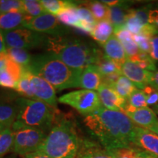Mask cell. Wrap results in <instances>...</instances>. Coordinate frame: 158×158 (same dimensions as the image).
Here are the masks:
<instances>
[{"label": "cell", "instance_id": "17", "mask_svg": "<svg viewBox=\"0 0 158 158\" xmlns=\"http://www.w3.org/2000/svg\"><path fill=\"white\" fill-rule=\"evenodd\" d=\"M102 77L96 64H90L82 70L79 80V87L87 90H98Z\"/></svg>", "mask_w": 158, "mask_h": 158}, {"label": "cell", "instance_id": "31", "mask_svg": "<svg viewBox=\"0 0 158 158\" xmlns=\"http://www.w3.org/2000/svg\"><path fill=\"white\" fill-rule=\"evenodd\" d=\"M15 89L23 96V98L34 100L32 92L30 87V79H29V71L24 68L23 75L15 86Z\"/></svg>", "mask_w": 158, "mask_h": 158}, {"label": "cell", "instance_id": "14", "mask_svg": "<svg viewBox=\"0 0 158 158\" xmlns=\"http://www.w3.org/2000/svg\"><path fill=\"white\" fill-rule=\"evenodd\" d=\"M124 113L134 124L147 130L158 122L156 114L148 106L141 108H134L127 104Z\"/></svg>", "mask_w": 158, "mask_h": 158}, {"label": "cell", "instance_id": "38", "mask_svg": "<svg viewBox=\"0 0 158 158\" xmlns=\"http://www.w3.org/2000/svg\"><path fill=\"white\" fill-rule=\"evenodd\" d=\"M133 38L141 51L149 54L150 40H151L149 37L143 34V33H139L138 35H133Z\"/></svg>", "mask_w": 158, "mask_h": 158}, {"label": "cell", "instance_id": "15", "mask_svg": "<svg viewBox=\"0 0 158 158\" xmlns=\"http://www.w3.org/2000/svg\"><path fill=\"white\" fill-rule=\"evenodd\" d=\"M23 69V67L13 62L9 57L5 68L0 70V86L15 89L22 76Z\"/></svg>", "mask_w": 158, "mask_h": 158}, {"label": "cell", "instance_id": "19", "mask_svg": "<svg viewBox=\"0 0 158 158\" xmlns=\"http://www.w3.org/2000/svg\"><path fill=\"white\" fill-rule=\"evenodd\" d=\"M29 18L30 16L23 12H10L0 15V30L8 31L23 28V25Z\"/></svg>", "mask_w": 158, "mask_h": 158}, {"label": "cell", "instance_id": "47", "mask_svg": "<svg viewBox=\"0 0 158 158\" xmlns=\"http://www.w3.org/2000/svg\"><path fill=\"white\" fill-rule=\"evenodd\" d=\"M7 127H7V125H5V124L0 123V134L2 133L4 130H5L6 128H7Z\"/></svg>", "mask_w": 158, "mask_h": 158}, {"label": "cell", "instance_id": "45", "mask_svg": "<svg viewBox=\"0 0 158 158\" xmlns=\"http://www.w3.org/2000/svg\"><path fill=\"white\" fill-rule=\"evenodd\" d=\"M7 51V46H6L5 39H4L2 32L0 30V54L5 53Z\"/></svg>", "mask_w": 158, "mask_h": 158}, {"label": "cell", "instance_id": "16", "mask_svg": "<svg viewBox=\"0 0 158 158\" xmlns=\"http://www.w3.org/2000/svg\"><path fill=\"white\" fill-rule=\"evenodd\" d=\"M76 158H116L110 150L89 140H81Z\"/></svg>", "mask_w": 158, "mask_h": 158}, {"label": "cell", "instance_id": "46", "mask_svg": "<svg viewBox=\"0 0 158 158\" xmlns=\"http://www.w3.org/2000/svg\"><path fill=\"white\" fill-rule=\"evenodd\" d=\"M149 130H150L151 132H152L155 134H156L158 136V122L156 123L155 125H153L152 127H151L149 129H148Z\"/></svg>", "mask_w": 158, "mask_h": 158}, {"label": "cell", "instance_id": "23", "mask_svg": "<svg viewBox=\"0 0 158 158\" xmlns=\"http://www.w3.org/2000/svg\"><path fill=\"white\" fill-rule=\"evenodd\" d=\"M95 64L102 78L112 74L122 75L121 67L108 58L106 54H102Z\"/></svg>", "mask_w": 158, "mask_h": 158}, {"label": "cell", "instance_id": "43", "mask_svg": "<svg viewBox=\"0 0 158 158\" xmlns=\"http://www.w3.org/2000/svg\"><path fill=\"white\" fill-rule=\"evenodd\" d=\"M24 158H52L42 152L37 151L24 156Z\"/></svg>", "mask_w": 158, "mask_h": 158}, {"label": "cell", "instance_id": "3", "mask_svg": "<svg viewBox=\"0 0 158 158\" xmlns=\"http://www.w3.org/2000/svg\"><path fill=\"white\" fill-rule=\"evenodd\" d=\"M44 47L68 67L77 70L95 64L102 54L91 44L75 37L48 36Z\"/></svg>", "mask_w": 158, "mask_h": 158}, {"label": "cell", "instance_id": "28", "mask_svg": "<svg viewBox=\"0 0 158 158\" xmlns=\"http://www.w3.org/2000/svg\"><path fill=\"white\" fill-rule=\"evenodd\" d=\"M76 7L77 6H75L66 10L57 18L61 23L67 27H73L79 29L81 25V21L77 13Z\"/></svg>", "mask_w": 158, "mask_h": 158}, {"label": "cell", "instance_id": "22", "mask_svg": "<svg viewBox=\"0 0 158 158\" xmlns=\"http://www.w3.org/2000/svg\"><path fill=\"white\" fill-rule=\"evenodd\" d=\"M40 2L47 13L56 17L66 10L77 6L74 2L64 0H42Z\"/></svg>", "mask_w": 158, "mask_h": 158}, {"label": "cell", "instance_id": "36", "mask_svg": "<svg viewBox=\"0 0 158 158\" xmlns=\"http://www.w3.org/2000/svg\"><path fill=\"white\" fill-rule=\"evenodd\" d=\"M121 43L123 45L127 59L130 60H133V59L136 58L141 53V50L134 40V38L122 41Z\"/></svg>", "mask_w": 158, "mask_h": 158}, {"label": "cell", "instance_id": "8", "mask_svg": "<svg viewBox=\"0 0 158 158\" xmlns=\"http://www.w3.org/2000/svg\"><path fill=\"white\" fill-rule=\"evenodd\" d=\"M7 48L29 50L45 46L48 36L27 28H20L13 31H2Z\"/></svg>", "mask_w": 158, "mask_h": 158}, {"label": "cell", "instance_id": "37", "mask_svg": "<svg viewBox=\"0 0 158 158\" xmlns=\"http://www.w3.org/2000/svg\"><path fill=\"white\" fill-rule=\"evenodd\" d=\"M76 10L82 23L93 26L96 25L97 21L94 18L92 13H91V11L87 7H77Z\"/></svg>", "mask_w": 158, "mask_h": 158}, {"label": "cell", "instance_id": "21", "mask_svg": "<svg viewBox=\"0 0 158 158\" xmlns=\"http://www.w3.org/2000/svg\"><path fill=\"white\" fill-rule=\"evenodd\" d=\"M114 35V27L108 20L98 21L90 35L100 44L104 45Z\"/></svg>", "mask_w": 158, "mask_h": 158}, {"label": "cell", "instance_id": "2", "mask_svg": "<svg viewBox=\"0 0 158 158\" xmlns=\"http://www.w3.org/2000/svg\"><path fill=\"white\" fill-rule=\"evenodd\" d=\"M27 68L35 76L40 77L57 90L79 87V80L83 70L71 68L52 53L33 56Z\"/></svg>", "mask_w": 158, "mask_h": 158}, {"label": "cell", "instance_id": "32", "mask_svg": "<svg viewBox=\"0 0 158 158\" xmlns=\"http://www.w3.org/2000/svg\"><path fill=\"white\" fill-rule=\"evenodd\" d=\"M23 10L24 13L31 18L40 16L47 13L43 8L40 1L35 0H23L22 1Z\"/></svg>", "mask_w": 158, "mask_h": 158}, {"label": "cell", "instance_id": "49", "mask_svg": "<svg viewBox=\"0 0 158 158\" xmlns=\"http://www.w3.org/2000/svg\"><path fill=\"white\" fill-rule=\"evenodd\" d=\"M10 158H14V157H10Z\"/></svg>", "mask_w": 158, "mask_h": 158}, {"label": "cell", "instance_id": "27", "mask_svg": "<svg viewBox=\"0 0 158 158\" xmlns=\"http://www.w3.org/2000/svg\"><path fill=\"white\" fill-rule=\"evenodd\" d=\"M6 52L13 62L21 65L23 68H27L32 58L31 54L25 49L7 48Z\"/></svg>", "mask_w": 158, "mask_h": 158}, {"label": "cell", "instance_id": "26", "mask_svg": "<svg viewBox=\"0 0 158 158\" xmlns=\"http://www.w3.org/2000/svg\"><path fill=\"white\" fill-rule=\"evenodd\" d=\"M16 106L7 103H0V123L11 127L17 117Z\"/></svg>", "mask_w": 158, "mask_h": 158}, {"label": "cell", "instance_id": "35", "mask_svg": "<svg viewBox=\"0 0 158 158\" xmlns=\"http://www.w3.org/2000/svg\"><path fill=\"white\" fill-rule=\"evenodd\" d=\"M131 61L136 63V64L139 65L141 68L144 69V70H149L150 72H152V71L155 72V71H156L155 62H154L152 59L150 57L149 54H148L147 53L141 51L140 54L136 58Z\"/></svg>", "mask_w": 158, "mask_h": 158}, {"label": "cell", "instance_id": "13", "mask_svg": "<svg viewBox=\"0 0 158 158\" xmlns=\"http://www.w3.org/2000/svg\"><path fill=\"white\" fill-rule=\"evenodd\" d=\"M122 73L135 84L139 89H143L149 85V81L152 72L141 68L136 63L127 59L121 67Z\"/></svg>", "mask_w": 158, "mask_h": 158}, {"label": "cell", "instance_id": "33", "mask_svg": "<svg viewBox=\"0 0 158 158\" xmlns=\"http://www.w3.org/2000/svg\"><path fill=\"white\" fill-rule=\"evenodd\" d=\"M128 106L134 108H141L147 107L148 103L144 92L141 89H137L134 91L127 100Z\"/></svg>", "mask_w": 158, "mask_h": 158}, {"label": "cell", "instance_id": "39", "mask_svg": "<svg viewBox=\"0 0 158 158\" xmlns=\"http://www.w3.org/2000/svg\"><path fill=\"white\" fill-rule=\"evenodd\" d=\"M142 91L144 92L148 105H154L158 102V89L152 87L150 85H147Z\"/></svg>", "mask_w": 158, "mask_h": 158}, {"label": "cell", "instance_id": "29", "mask_svg": "<svg viewBox=\"0 0 158 158\" xmlns=\"http://www.w3.org/2000/svg\"><path fill=\"white\" fill-rule=\"evenodd\" d=\"M86 7L92 13L97 22L108 20L109 17V7L100 2H89L86 3Z\"/></svg>", "mask_w": 158, "mask_h": 158}, {"label": "cell", "instance_id": "11", "mask_svg": "<svg viewBox=\"0 0 158 158\" xmlns=\"http://www.w3.org/2000/svg\"><path fill=\"white\" fill-rule=\"evenodd\" d=\"M131 142L132 146L144 150L153 158H158V136L150 130L135 126Z\"/></svg>", "mask_w": 158, "mask_h": 158}, {"label": "cell", "instance_id": "25", "mask_svg": "<svg viewBox=\"0 0 158 158\" xmlns=\"http://www.w3.org/2000/svg\"><path fill=\"white\" fill-rule=\"evenodd\" d=\"M110 151L114 153L116 158H153L147 152L134 146Z\"/></svg>", "mask_w": 158, "mask_h": 158}, {"label": "cell", "instance_id": "5", "mask_svg": "<svg viewBox=\"0 0 158 158\" xmlns=\"http://www.w3.org/2000/svg\"><path fill=\"white\" fill-rule=\"evenodd\" d=\"M17 117L12 125L13 131L23 127H35L46 132L54 123L55 110L38 100L26 98L16 100Z\"/></svg>", "mask_w": 158, "mask_h": 158}, {"label": "cell", "instance_id": "9", "mask_svg": "<svg viewBox=\"0 0 158 158\" xmlns=\"http://www.w3.org/2000/svg\"><path fill=\"white\" fill-rule=\"evenodd\" d=\"M23 28L53 37H66L71 32L68 27L61 23L58 18L49 13L35 18L30 17L24 23Z\"/></svg>", "mask_w": 158, "mask_h": 158}, {"label": "cell", "instance_id": "1", "mask_svg": "<svg viewBox=\"0 0 158 158\" xmlns=\"http://www.w3.org/2000/svg\"><path fill=\"white\" fill-rule=\"evenodd\" d=\"M84 122L105 149L114 150L132 146L135 124L124 112L102 107L85 116Z\"/></svg>", "mask_w": 158, "mask_h": 158}, {"label": "cell", "instance_id": "7", "mask_svg": "<svg viewBox=\"0 0 158 158\" xmlns=\"http://www.w3.org/2000/svg\"><path fill=\"white\" fill-rule=\"evenodd\" d=\"M46 136L45 132L37 128H20L14 131V142L11 151L21 156L35 152L38 150Z\"/></svg>", "mask_w": 158, "mask_h": 158}, {"label": "cell", "instance_id": "24", "mask_svg": "<svg viewBox=\"0 0 158 158\" xmlns=\"http://www.w3.org/2000/svg\"><path fill=\"white\" fill-rule=\"evenodd\" d=\"M110 86H111L114 90L125 100H127L134 91L137 89L135 84L123 75L118 77L116 81Z\"/></svg>", "mask_w": 158, "mask_h": 158}, {"label": "cell", "instance_id": "18", "mask_svg": "<svg viewBox=\"0 0 158 158\" xmlns=\"http://www.w3.org/2000/svg\"><path fill=\"white\" fill-rule=\"evenodd\" d=\"M103 48L105 54L120 67L128 59L123 45L114 35L105 43Z\"/></svg>", "mask_w": 158, "mask_h": 158}, {"label": "cell", "instance_id": "42", "mask_svg": "<svg viewBox=\"0 0 158 158\" xmlns=\"http://www.w3.org/2000/svg\"><path fill=\"white\" fill-rule=\"evenodd\" d=\"M149 85L158 89V70L152 72L149 81Z\"/></svg>", "mask_w": 158, "mask_h": 158}, {"label": "cell", "instance_id": "44", "mask_svg": "<svg viewBox=\"0 0 158 158\" xmlns=\"http://www.w3.org/2000/svg\"><path fill=\"white\" fill-rule=\"evenodd\" d=\"M8 55H7V52L2 53L0 54V70H2L6 67L7 64V61L8 59Z\"/></svg>", "mask_w": 158, "mask_h": 158}, {"label": "cell", "instance_id": "30", "mask_svg": "<svg viewBox=\"0 0 158 158\" xmlns=\"http://www.w3.org/2000/svg\"><path fill=\"white\" fill-rule=\"evenodd\" d=\"M14 142V131L12 127H7L0 134V158L11 151Z\"/></svg>", "mask_w": 158, "mask_h": 158}, {"label": "cell", "instance_id": "4", "mask_svg": "<svg viewBox=\"0 0 158 158\" xmlns=\"http://www.w3.org/2000/svg\"><path fill=\"white\" fill-rule=\"evenodd\" d=\"M81 141L73 122L62 119L52 127L37 151L52 158H76Z\"/></svg>", "mask_w": 158, "mask_h": 158}, {"label": "cell", "instance_id": "20", "mask_svg": "<svg viewBox=\"0 0 158 158\" xmlns=\"http://www.w3.org/2000/svg\"><path fill=\"white\" fill-rule=\"evenodd\" d=\"M125 2L122 1L117 5L109 7V17L108 21L114 27V31L122 28L125 24L126 19L129 13L128 5Z\"/></svg>", "mask_w": 158, "mask_h": 158}, {"label": "cell", "instance_id": "6", "mask_svg": "<svg viewBox=\"0 0 158 158\" xmlns=\"http://www.w3.org/2000/svg\"><path fill=\"white\" fill-rule=\"evenodd\" d=\"M58 101L68 105L85 116L102 108L98 93L92 90L81 89L68 92L59 97Z\"/></svg>", "mask_w": 158, "mask_h": 158}, {"label": "cell", "instance_id": "41", "mask_svg": "<svg viewBox=\"0 0 158 158\" xmlns=\"http://www.w3.org/2000/svg\"><path fill=\"white\" fill-rule=\"evenodd\" d=\"M149 23L158 28V10H150L149 12Z\"/></svg>", "mask_w": 158, "mask_h": 158}, {"label": "cell", "instance_id": "40", "mask_svg": "<svg viewBox=\"0 0 158 158\" xmlns=\"http://www.w3.org/2000/svg\"><path fill=\"white\" fill-rule=\"evenodd\" d=\"M149 56L154 62H158V34L150 40Z\"/></svg>", "mask_w": 158, "mask_h": 158}, {"label": "cell", "instance_id": "10", "mask_svg": "<svg viewBox=\"0 0 158 158\" xmlns=\"http://www.w3.org/2000/svg\"><path fill=\"white\" fill-rule=\"evenodd\" d=\"M30 87L34 100L43 102L56 109L57 99L55 88L45 79L35 76L29 72Z\"/></svg>", "mask_w": 158, "mask_h": 158}, {"label": "cell", "instance_id": "48", "mask_svg": "<svg viewBox=\"0 0 158 158\" xmlns=\"http://www.w3.org/2000/svg\"><path fill=\"white\" fill-rule=\"evenodd\" d=\"M155 111L158 114V105H155Z\"/></svg>", "mask_w": 158, "mask_h": 158}, {"label": "cell", "instance_id": "34", "mask_svg": "<svg viewBox=\"0 0 158 158\" xmlns=\"http://www.w3.org/2000/svg\"><path fill=\"white\" fill-rule=\"evenodd\" d=\"M10 12H23L22 1L19 0H1L0 15Z\"/></svg>", "mask_w": 158, "mask_h": 158}, {"label": "cell", "instance_id": "12", "mask_svg": "<svg viewBox=\"0 0 158 158\" xmlns=\"http://www.w3.org/2000/svg\"><path fill=\"white\" fill-rule=\"evenodd\" d=\"M98 92L100 102L105 108L124 112L127 104V100L122 98L111 86L102 82Z\"/></svg>", "mask_w": 158, "mask_h": 158}]
</instances>
